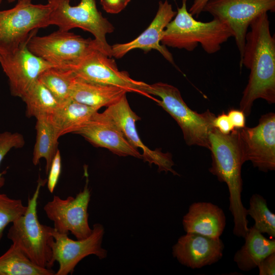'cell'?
Wrapping results in <instances>:
<instances>
[{
  "instance_id": "obj_21",
  "label": "cell",
  "mask_w": 275,
  "mask_h": 275,
  "mask_svg": "<svg viewBox=\"0 0 275 275\" xmlns=\"http://www.w3.org/2000/svg\"><path fill=\"white\" fill-rule=\"evenodd\" d=\"M127 93L119 87L90 82L76 77L70 96L77 102L99 109L116 103Z\"/></svg>"
},
{
  "instance_id": "obj_35",
  "label": "cell",
  "mask_w": 275,
  "mask_h": 275,
  "mask_svg": "<svg viewBox=\"0 0 275 275\" xmlns=\"http://www.w3.org/2000/svg\"><path fill=\"white\" fill-rule=\"evenodd\" d=\"M209 0H194L193 4L190 7L188 12L193 15L198 17L201 12L206 4Z\"/></svg>"
},
{
  "instance_id": "obj_23",
  "label": "cell",
  "mask_w": 275,
  "mask_h": 275,
  "mask_svg": "<svg viewBox=\"0 0 275 275\" xmlns=\"http://www.w3.org/2000/svg\"><path fill=\"white\" fill-rule=\"evenodd\" d=\"M51 269L33 263L15 243L0 256V275H55Z\"/></svg>"
},
{
  "instance_id": "obj_24",
  "label": "cell",
  "mask_w": 275,
  "mask_h": 275,
  "mask_svg": "<svg viewBox=\"0 0 275 275\" xmlns=\"http://www.w3.org/2000/svg\"><path fill=\"white\" fill-rule=\"evenodd\" d=\"M36 120V139L32 161L36 166L41 159L44 158L46 161L45 171L47 175L52 159L58 150L59 139L48 117H41Z\"/></svg>"
},
{
  "instance_id": "obj_7",
  "label": "cell",
  "mask_w": 275,
  "mask_h": 275,
  "mask_svg": "<svg viewBox=\"0 0 275 275\" xmlns=\"http://www.w3.org/2000/svg\"><path fill=\"white\" fill-rule=\"evenodd\" d=\"M49 4H34L32 0H17L13 8L0 11V56L9 55L31 33L49 25Z\"/></svg>"
},
{
  "instance_id": "obj_14",
  "label": "cell",
  "mask_w": 275,
  "mask_h": 275,
  "mask_svg": "<svg viewBox=\"0 0 275 275\" xmlns=\"http://www.w3.org/2000/svg\"><path fill=\"white\" fill-rule=\"evenodd\" d=\"M103 113L116 124L133 147L142 149V159L145 162L156 165L159 172H170L174 175H179L172 168L175 164L171 153H163L159 149L151 150L141 140L135 126V122L141 118L131 108L126 94L116 103L107 107Z\"/></svg>"
},
{
  "instance_id": "obj_6",
  "label": "cell",
  "mask_w": 275,
  "mask_h": 275,
  "mask_svg": "<svg viewBox=\"0 0 275 275\" xmlns=\"http://www.w3.org/2000/svg\"><path fill=\"white\" fill-rule=\"evenodd\" d=\"M71 0H48L51 8L49 25L69 31L80 28L91 33L103 52L112 57L111 46L106 36L114 31L113 24L98 10L95 0H80L76 6H71Z\"/></svg>"
},
{
  "instance_id": "obj_8",
  "label": "cell",
  "mask_w": 275,
  "mask_h": 275,
  "mask_svg": "<svg viewBox=\"0 0 275 275\" xmlns=\"http://www.w3.org/2000/svg\"><path fill=\"white\" fill-rule=\"evenodd\" d=\"M37 32L35 30L31 35L27 47L53 67L70 69L92 49L103 52L94 39L84 38L69 31L59 29L43 36H37Z\"/></svg>"
},
{
  "instance_id": "obj_29",
  "label": "cell",
  "mask_w": 275,
  "mask_h": 275,
  "mask_svg": "<svg viewBox=\"0 0 275 275\" xmlns=\"http://www.w3.org/2000/svg\"><path fill=\"white\" fill-rule=\"evenodd\" d=\"M25 144L23 135L18 132L0 133V164L7 153L13 148H22ZM4 173L0 172V188L5 183Z\"/></svg>"
},
{
  "instance_id": "obj_33",
  "label": "cell",
  "mask_w": 275,
  "mask_h": 275,
  "mask_svg": "<svg viewBox=\"0 0 275 275\" xmlns=\"http://www.w3.org/2000/svg\"><path fill=\"white\" fill-rule=\"evenodd\" d=\"M257 267H258L260 275H274L275 253L265 258L259 264Z\"/></svg>"
},
{
  "instance_id": "obj_32",
  "label": "cell",
  "mask_w": 275,
  "mask_h": 275,
  "mask_svg": "<svg viewBox=\"0 0 275 275\" xmlns=\"http://www.w3.org/2000/svg\"><path fill=\"white\" fill-rule=\"evenodd\" d=\"M213 126L225 134H228L235 129L227 114L224 112L215 117L213 120Z\"/></svg>"
},
{
  "instance_id": "obj_18",
  "label": "cell",
  "mask_w": 275,
  "mask_h": 275,
  "mask_svg": "<svg viewBox=\"0 0 275 275\" xmlns=\"http://www.w3.org/2000/svg\"><path fill=\"white\" fill-rule=\"evenodd\" d=\"M224 247L220 238L186 233L174 245L172 254L182 265L198 269L218 262L223 256Z\"/></svg>"
},
{
  "instance_id": "obj_12",
  "label": "cell",
  "mask_w": 275,
  "mask_h": 275,
  "mask_svg": "<svg viewBox=\"0 0 275 275\" xmlns=\"http://www.w3.org/2000/svg\"><path fill=\"white\" fill-rule=\"evenodd\" d=\"M238 141L243 162L250 161L259 170H275V114L262 115L254 127L238 129Z\"/></svg>"
},
{
  "instance_id": "obj_36",
  "label": "cell",
  "mask_w": 275,
  "mask_h": 275,
  "mask_svg": "<svg viewBox=\"0 0 275 275\" xmlns=\"http://www.w3.org/2000/svg\"><path fill=\"white\" fill-rule=\"evenodd\" d=\"M7 1L9 3H13V2L15 1V0H7Z\"/></svg>"
},
{
  "instance_id": "obj_26",
  "label": "cell",
  "mask_w": 275,
  "mask_h": 275,
  "mask_svg": "<svg viewBox=\"0 0 275 275\" xmlns=\"http://www.w3.org/2000/svg\"><path fill=\"white\" fill-rule=\"evenodd\" d=\"M75 78L71 70L51 67L44 71L38 79L61 104L70 98V92Z\"/></svg>"
},
{
  "instance_id": "obj_20",
  "label": "cell",
  "mask_w": 275,
  "mask_h": 275,
  "mask_svg": "<svg viewBox=\"0 0 275 275\" xmlns=\"http://www.w3.org/2000/svg\"><path fill=\"white\" fill-rule=\"evenodd\" d=\"M99 110L70 98L61 103L48 118L59 139L67 133H75Z\"/></svg>"
},
{
  "instance_id": "obj_13",
  "label": "cell",
  "mask_w": 275,
  "mask_h": 275,
  "mask_svg": "<svg viewBox=\"0 0 275 275\" xmlns=\"http://www.w3.org/2000/svg\"><path fill=\"white\" fill-rule=\"evenodd\" d=\"M104 233L102 225L95 224L89 237L74 240L68 237V234L59 233L52 228L51 234L54 238L51 244L53 259L59 264L55 275L72 274L78 263L89 255H96L99 259L106 258L107 252L101 246Z\"/></svg>"
},
{
  "instance_id": "obj_4",
  "label": "cell",
  "mask_w": 275,
  "mask_h": 275,
  "mask_svg": "<svg viewBox=\"0 0 275 275\" xmlns=\"http://www.w3.org/2000/svg\"><path fill=\"white\" fill-rule=\"evenodd\" d=\"M145 92L155 100L176 121L180 127L186 144L209 150V133L214 127L215 115L209 109L200 114L185 103L180 92L175 87L158 82L147 84Z\"/></svg>"
},
{
  "instance_id": "obj_3",
  "label": "cell",
  "mask_w": 275,
  "mask_h": 275,
  "mask_svg": "<svg viewBox=\"0 0 275 275\" xmlns=\"http://www.w3.org/2000/svg\"><path fill=\"white\" fill-rule=\"evenodd\" d=\"M187 0H182L175 18L166 26L160 43L165 46L193 51L200 44L209 54L217 52L222 45L233 37L230 29L213 18L208 22L195 19L187 10Z\"/></svg>"
},
{
  "instance_id": "obj_2",
  "label": "cell",
  "mask_w": 275,
  "mask_h": 275,
  "mask_svg": "<svg viewBox=\"0 0 275 275\" xmlns=\"http://www.w3.org/2000/svg\"><path fill=\"white\" fill-rule=\"evenodd\" d=\"M211 166L209 171L219 181L227 184L229 193V210L234 222L233 234L243 237L248 232L246 209L241 200V167L244 163L240 151L238 129L225 134L213 127L209 133Z\"/></svg>"
},
{
  "instance_id": "obj_27",
  "label": "cell",
  "mask_w": 275,
  "mask_h": 275,
  "mask_svg": "<svg viewBox=\"0 0 275 275\" xmlns=\"http://www.w3.org/2000/svg\"><path fill=\"white\" fill-rule=\"evenodd\" d=\"M247 214L255 221L254 227L261 233L275 237V215L269 210L266 200L260 195H253L246 209Z\"/></svg>"
},
{
  "instance_id": "obj_30",
  "label": "cell",
  "mask_w": 275,
  "mask_h": 275,
  "mask_svg": "<svg viewBox=\"0 0 275 275\" xmlns=\"http://www.w3.org/2000/svg\"><path fill=\"white\" fill-rule=\"evenodd\" d=\"M61 157L58 149L51 164L47 174V186L50 193H52L58 183L61 172Z\"/></svg>"
},
{
  "instance_id": "obj_11",
  "label": "cell",
  "mask_w": 275,
  "mask_h": 275,
  "mask_svg": "<svg viewBox=\"0 0 275 275\" xmlns=\"http://www.w3.org/2000/svg\"><path fill=\"white\" fill-rule=\"evenodd\" d=\"M91 193L88 180L82 190L73 197L62 199L54 196L43 210L47 217L53 222L54 229L59 233L71 232L77 239L89 237L92 232L89 225L88 209Z\"/></svg>"
},
{
  "instance_id": "obj_25",
  "label": "cell",
  "mask_w": 275,
  "mask_h": 275,
  "mask_svg": "<svg viewBox=\"0 0 275 275\" xmlns=\"http://www.w3.org/2000/svg\"><path fill=\"white\" fill-rule=\"evenodd\" d=\"M26 105L28 117H49L60 103L38 79L21 98Z\"/></svg>"
},
{
  "instance_id": "obj_5",
  "label": "cell",
  "mask_w": 275,
  "mask_h": 275,
  "mask_svg": "<svg viewBox=\"0 0 275 275\" xmlns=\"http://www.w3.org/2000/svg\"><path fill=\"white\" fill-rule=\"evenodd\" d=\"M46 182V180L39 178L33 196L29 198L25 212L12 223L7 237L33 263L51 269L55 262L51 248L54 241L52 228L40 223L37 211L40 188Z\"/></svg>"
},
{
  "instance_id": "obj_37",
  "label": "cell",
  "mask_w": 275,
  "mask_h": 275,
  "mask_svg": "<svg viewBox=\"0 0 275 275\" xmlns=\"http://www.w3.org/2000/svg\"><path fill=\"white\" fill-rule=\"evenodd\" d=\"M2 0H0V5L1 4Z\"/></svg>"
},
{
  "instance_id": "obj_19",
  "label": "cell",
  "mask_w": 275,
  "mask_h": 275,
  "mask_svg": "<svg viewBox=\"0 0 275 275\" xmlns=\"http://www.w3.org/2000/svg\"><path fill=\"white\" fill-rule=\"evenodd\" d=\"M182 224L186 233L219 238L224 232L226 218L223 209L210 202L191 204L183 216Z\"/></svg>"
},
{
  "instance_id": "obj_22",
  "label": "cell",
  "mask_w": 275,
  "mask_h": 275,
  "mask_svg": "<svg viewBox=\"0 0 275 275\" xmlns=\"http://www.w3.org/2000/svg\"><path fill=\"white\" fill-rule=\"evenodd\" d=\"M244 238V244L235 253L233 259L242 271H249L257 267L265 258L275 253L274 239L267 238L254 226L249 228Z\"/></svg>"
},
{
  "instance_id": "obj_15",
  "label": "cell",
  "mask_w": 275,
  "mask_h": 275,
  "mask_svg": "<svg viewBox=\"0 0 275 275\" xmlns=\"http://www.w3.org/2000/svg\"><path fill=\"white\" fill-rule=\"evenodd\" d=\"M30 36L13 53L0 56V65L8 77L11 94L14 97L21 98L40 75L52 67L28 49Z\"/></svg>"
},
{
  "instance_id": "obj_34",
  "label": "cell",
  "mask_w": 275,
  "mask_h": 275,
  "mask_svg": "<svg viewBox=\"0 0 275 275\" xmlns=\"http://www.w3.org/2000/svg\"><path fill=\"white\" fill-rule=\"evenodd\" d=\"M227 115L235 129H241L245 126V116L240 109L231 108Z\"/></svg>"
},
{
  "instance_id": "obj_28",
  "label": "cell",
  "mask_w": 275,
  "mask_h": 275,
  "mask_svg": "<svg viewBox=\"0 0 275 275\" xmlns=\"http://www.w3.org/2000/svg\"><path fill=\"white\" fill-rule=\"evenodd\" d=\"M27 206L20 199L9 198L7 195L0 194V240L6 227L13 223L24 214Z\"/></svg>"
},
{
  "instance_id": "obj_10",
  "label": "cell",
  "mask_w": 275,
  "mask_h": 275,
  "mask_svg": "<svg viewBox=\"0 0 275 275\" xmlns=\"http://www.w3.org/2000/svg\"><path fill=\"white\" fill-rule=\"evenodd\" d=\"M69 70L76 77L86 81L119 87L127 92L148 97L144 91L147 84L132 79L126 71H120L115 60L98 48L90 50Z\"/></svg>"
},
{
  "instance_id": "obj_9",
  "label": "cell",
  "mask_w": 275,
  "mask_h": 275,
  "mask_svg": "<svg viewBox=\"0 0 275 275\" xmlns=\"http://www.w3.org/2000/svg\"><path fill=\"white\" fill-rule=\"evenodd\" d=\"M268 11H275V0H209L203 9V12L209 13L230 29L239 52V63L251 23Z\"/></svg>"
},
{
  "instance_id": "obj_31",
  "label": "cell",
  "mask_w": 275,
  "mask_h": 275,
  "mask_svg": "<svg viewBox=\"0 0 275 275\" xmlns=\"http://www.w3.org/2000/svg\"><path fill=\"white\" fill-rule=\"evenodd\" d=\"M131 0H100V3L106 12L117 14L122 11Z\"/></svg>"
},
{
  "instance_id": "obj_16",
  "label": "cell",
  "mask_w": 275,
  "mask_h": 275,
  "mask_svg": "<svg viewBox=\"0 0 275 275\" xmlns=\"http://www.w3.org/2000/svg\"><path fill=\"white\" fill-rule=\"evenodd\" d=\"M176 13L168 0L159 1L156 15L148 27L133 40L111 46L112 56L120 59L133 49H140L145 52L154 49L171 64L175 65L172 53L166 46L160 44V41L166 26Z\"/></svg>"
},
{
  "instance_id": "obj_1",
  "label": "cell",
  "mask_w": 275,
  "mask_h": 275,
  "mask_svg": "<svg viewBox=\"0 0 275 275\" xmlns=\"http://www.w3.org/2000/svg\"><path fill=\"white\" fill-rule=\"evenodd\" d=\"M267 13L255 18L250 25L240 69H250L248 83L242 93L240 109L250 115L254 102L263 99L275 102V38L270 31Z\"/></svg>"
},
{
  "instance_id": "obj_17",
  "label": "cell",
  "mask_w": 275,
  "mask_h": 275,
  "mask_svg": "<svg viewBox=\"0 0 275 275\" xmlns=\"http://www.w3.org/2000/svg\"><path fill=\"white\" fill-rule=\"evenodd\" d=\"M75 133L80 135L93 146L106 148L118 156L142 159L138 149L128 142L119 128L103 112H96Z\"/></svg>"
}]
</instances>
